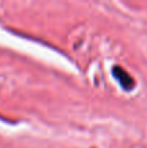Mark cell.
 I'll return each mask as SVG.
<instances>
[{
  "instance_id": "6da1fadb",
  "label": "cell",
  "mask_w": 147,
  "mask_h": 148,
  "mask_svg": "<svg viewBox=\"0 0 147 148\" xmlns=\"http://www.w3.org/2000/svg\"><path fill=\"white\" fill-rule=\"evenodd\" d=\"M112 72H113V77L117 79V82H119L120 86L124 90L130 91V90L134 88V86H135L134 79H133V77L130 75L126 70H124L121 66H117L116 65V66H113Z\"/></svg>"
}]
</instances>
